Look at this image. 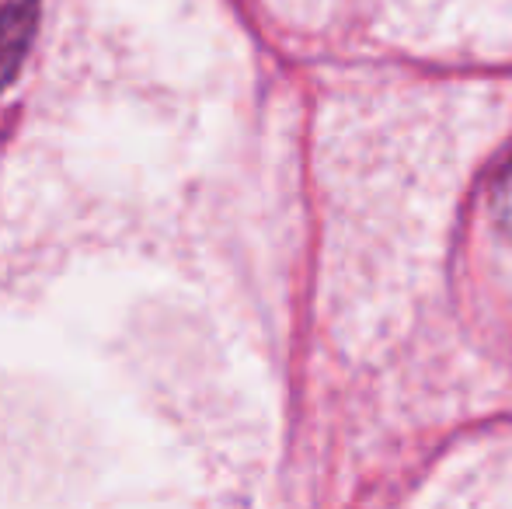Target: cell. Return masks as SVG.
<instances>
[{"mask_svg": "<svg viewBox=\"0 0 512 509\" xmlns=\"http://www.w3.org/2000/svg\"><path fill=\"white\" fill-rule=\"evenodd\" d=\"M39 25V0H14L0 7V91L18 77Z\"/></svg>", "mask_w": 512, "mask_h": 509, "instance_id": "6da1fadb", "label": "cell"}, {"mask_svg": "<svg viewBox=\"0 0 512 509\" xmlns=\"http://www.w3.org/2000/svg\"><path fill=\"white\" fill-rule=\"evenodd\" d=\"M488 210H492V220L502 231V238L512 241V161L499 171V178H495Z\"/></svg>", "mask_w": 512, "mask_h": 509, "instance_id": "7a4b0ae2", "label": "cell"}]
</instances>
